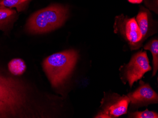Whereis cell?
<instances>
[{"mask_svg": "<svg viewBox=\"0 0 158 118\" xmlns=\"http://www.w3.org/2000/svg\"><path fill=\"white\" fill-rule=\"evenodd\" d=\"M68 16L65 6L52 4L35 12L26 24L27 30L34 34L46 33L62 26Z\"/></svg>", "mask_w": 158, "mask_h": 118, "instance_id": "obj_1", "label": "cell"}, {"mask_svg": "<svg viewBox=\"0 0 158 118\" xmlns=\"http://www.w3.org/2000/svg\"><path fill=\"white\" fill-rule=\"evenodd\" d=\"M78 53L73 50L56 53L46 58L43 68L51 85L60 86L72 73L78 59Z\"/></svg>", "mask_w": 158, "mask_h": 118, "instance_id": "obj_2", "label": "cell"}, {"mask_svg": "<svg viewBox=\"0 0 158 118\" xmlns=\"http://www.w3.org/2000/svg\"><path fill=\"white\" fill-rule=\"evenodd\" d=\"M24 100L23 90L20 83L0 74V117L16 114Z\"/></svg>", "mask_w": 158, "mask_h": 118, "instance_id": "obj_3", "label": "cell"}, {"mask_svg": "<svg viewBox=\"0 0 158 118\" xmlns=\"http://www.w3.org/2000/svg\"><path fill=\"white\" fill-rule=\"evenodd\" d=\"M152 69L147 53L140 51L132 56L128 63L120 67V79L124 84L128 82L132 88L134 82L141 80L144 74Z\"/></svg>", "mask_w": 158, "mask_h": 118, "instance_id": "obj_4", "label": "cell"}, {"mask_svg": "<svg viewBox=\"0 0 158 118\" xmlns=\"http://www.w3.org/2000/svg\"><path fill=\"white\" fill-rule=\"evenodd\" d=\"M114 29V33L120 35L127 43L132 51L138 50L142 46L143 37L135 18L123 14L116 17Z\"/></svg>", "mask_w": 158, "mask_h": 118, "instance_id": "obj_5", "label": "cell"}, {"mask_svg": "<svg viewBox=\"0 0 158 118\" xmlns=\"http://www.w3.org/2000/svg\"><path fill=\"white\" fill-rule=\"evenodd\" d=\"M130 103L127 96L104 92L96 118H117L126 114Z\"/></svg>", "mask_w": 158, "mask_h": 118, "instance_id": "obj_6", "label": "cell"}, {"mask_svg": "<svg viewBox=\"0 0 158 118\" xmlns=\"http://www.w3.org/2000/svg\"><path fill=\"white\" fill-rule=\"evenodd\" d=\"M127 96L130 99V111L158 103V95L148 83L141 80L140 85Z\"/></svg>", "mask_w": 158, "mask_h": 118, "instance_id": "obj_7", "label": "cell"}, {"mask_svg": "<svg viewBox=\"0 0 158 118\" xmlns=\"http://www.w3.org/2000/svg\"><path fill=\"white\" fill-rule=\"evenodd\" d=\"M135 20L141 31L143 42H144L148 37L155 32L153 28L154 23L152 18L151 14L147 10L141 9Z\"/></svg>", "mask_w": 158, "mask_h": 118, "instance_id": "obj_8", "label": "cell"}, {"mask_svg": "<svg viewBox=\"0 0 158 118\" xmlns=\"http://www.w3.org/2000/svg\"><path fill=\"white\" fill-rule=\"evenodd\" d=\"M16 14V11L14 10L0 6V30H4Z\"/></svg>", "mask_w": 158, "mask_h": 118, "instance_id": "obj_9", "label": "cell"}, {"mask_svg": "<svg viewBox=\"0 0 158 118\" xmlns=\"http://www.w3.org/2000/svg\"><path fill=\"white\" fill-rule=\"evenodd\" d=\"M144 50H149L152 54L153 59L152 76H154L158 70V40L157 39L151 40L143 47Z\"/></svg>", "mask_w": 158, "mask_h": 118, "instance_id": "obj_10", "label": "cell"}, {"mask_svg": "<svg viewBox=\"0 0 158 118\" xmlns=\"http://www.w3.org/2000/svg\"><path fill=\"white\" fill-rule=\"evenodd\" d=\"M10 72L14 75L23 74L26 70L27 67L23 60L14 59L9 62L8 65Z\"/></svg>", "mask_w": 158, "mask_h": 118, "instance_id": "obj_11", "label": "cell"}, {"mask_svg": "<svg viewBox=\"0 0 158 118\" xmlns=\"http://www.w3.org/2000/svg\"><path fill=\"white\" fill-rule=\"evenodd\" d=\"M31 0H1L0 6L16 9L18 12L23 11Z\"/></svg>", "mask_w": 158, "mask_h": 118, "instance_id": "obj_12", "label": "cell"}, {"mask_svg": "<svg viewBox=\"0 0 158 118\" xmlns=\"http://www.w3.org/2000/svg\"><path fill=\"white\" fill-rule=\"evenodd\" d=\"M128 118H158L157 112L153 111H150L148 109L142 112L135 111L128 113Z\"/></svg>", "mask_w": 158, "mask_h": 118, "instance_id": "obj_13", "label": "cell"}, {"mask_svg": "<svg viewBox=\"0 0 158 118\" xmlns=\"http://www.w3.org/2000/svg\"><path fill=\"white\" fill-rule=\"evenodd\" d=\"M128 1L129 2L133 4H140L143 1V0H128Z\"/></svg>", "mask_w": 158, "mask_h": 118, "instance_id": "obj_14", "label": "cell"}, {"mask_svg": "<svg viewBox=\"0 0 158 118\" xmlns=\"http://www.w3.org/2000/svg\"><path fill=\"white\" fill-rule=\"evenodd\" d=\"M0 1H1V0H0Z\"/></svg>", "mask_w": 158, "mask_h": 118, "instance_id": "obj_15", "label": "cell"}]
</instances>
